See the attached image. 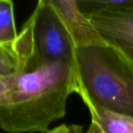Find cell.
Masks as SVG:
<instances>
[{"label":"cell","instance_id":"8992f818","mask_svg":"<svg viewBox=\"0 0 133 133\" xmlns=\"http://www.w3.org/2000/svg\"><path fill=\"white\" fill-rule=\"evenodd\" d=\"M91 120L96 122L103 133H133V118L114 112L102 107L88 105Z\"/></svg>","mask_w":133,"mask_h":133},{"label":"cell","instance_id":"7c38bea8","mask_svg":"<svg viewBox=\"0 0 133 133\" xmlns=\"http://www.w3.org/2000/svg\"><path fill=\"white\" fill-rule=\"evenodd\" d=\"M85 133H103L100 129V128L98 126V124L96 122H94L93 120H91L90 125H89L88 130Z\"/></svg>","mask_w":133,"mask_h":133},{"label":"cell","instance_id":"277c9868","mask_svg":"<svg viewBox=\"0 0 133 133\" xmlns=\"http://www.w3.org/2000/svg\"><path fill=\"white\" fill-rule=\"evenodd\" d=\"M87 17L102 39L119 49L133 63V8Z\"/></svg>","mask_w":133,"mask_h":133},{"label":"cell","instance_id":"30bf717a","mask_svg":"<svg viewBox=\"0 0 133 133\" xmlns=\"http://www.w3.org/2000/svg\"><path fill=\"white\" fill-rule=\"evenodd\" d=\"M18 75H0V101L15 88Z\"/></svg>","mask_w":133,"mask_h":133},{"label":"cell","instance_id":"ba28073f","mask_svg":"<svg viewBox=\"0 0 133 133\" xmlns=\"http://www.w3.org/2000/svg\"><path fill=\"white\" fill-rule=\"evenodd\" d=\"M17 36L13 2L11 0H0V45L15 42Z\"/></svg>","mask_w":133,"mask_h":133},{"label":"cell","instance_id":"9c48e42d","mask_svg":"<svg viewBox=\"0 0 133 133\" xmlns=\"http://www.w3.org/2000/svg\"><path fill=\"white\" fill-rule=\"evenodd\" d=\"M78 4L86 16L133 8V0H79Z\"/></svg>","mask_w":133,"mask_h":133},{"label":"cell","instance_id":"3957f363","mask_svg":"<svg viewBox=\"0 0 133 133\" xmlns=\"http://www.w3.org/2000/svg\"><path fill=\"white\" fill-rule=\"evenodd\" d=\"M18 37L28 57L25 71L52 63L74 66L76 46L50 0L37 3Z\"/></svg>","mask_w":133,"mask_h":133},{"label":"cell","instance_id":"6da1fadb","mask_svg":"<svg viewBox=\"0 0 133 133\" xmlns=\"http://www.w3.org/2000/svg\"><path fill=\"white\" fill-rule=\"evenodd\" d=\"M78 92L72 65L52 63L25 71L0 101V129L6 133H46L66 116L69 96Z\"/></svg>","mask_w":133,"mask_h":133},{"label":"cell","instance_id":"7a4b0ae2","mask_svg":"<svg viewBox=\"0 0 133 133\" xmlns=\"http://www.w3.org/2000/svg\"><path fill=\"white\" fill-rule=\"evenodd\" d=\"M78 92L88 105L133 118V63L102 40L75 50Z\"/></svg>","mask_w":133,"mask_h":133},{"label":"cell","instance_id":"52a82bcc","mask_svg":"<svg viewBox=\"0 0 133 133\" xmlns=\"http://www.w3.org/2000/svg\"><path fill=\"white\" fill-rule=\"evenodd\" d=\"M25 61L17 39L8 45H0V75H16L24 72Z\"/></svg>","mask_w":133,"mask_h":133},{"label":"cell","instance_id":"8fae6325","mask_svg":"<svg viewBox=\"0 0 133 133\" xmlns=\"http://www.w3.org/2000/svg\"><path fill=\"white\" fill-rule=\"evenodd\" d=\"M83 126L78 124H61L50 129L46 133H84Z\"/></svg>","mask_w":133,"mask_h":133},{"label":"cell","instance_id":"5b68a950","mask_svg":"<svg viewBox=\"0 0 133 133\" xmlns=\"http://www.w3.org/2000/svg\"><path fill=\"white\" fill-rule=\"evenodd\" d=\"M50 3L71 36L77 48L102 41V37L81 11L77 0H50Z\"/></svg>","mask_w":133,"mask_h":133}]
</instances>
